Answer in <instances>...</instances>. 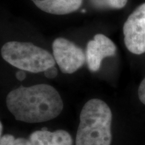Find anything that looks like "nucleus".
Returning <instances> with one entry per match:
<instances>
[{
	"mask_svg": "<svg viewBox=\"0 0 145 145\" xmlns=\"http://www.w3.org/2000/svg\"><path fill=\"white\" fill-rule=\"evenodd\" d=\"M6 106L17 120L34 124L57 118L62 112L63 102L53 87L38 84L11 91L6 97Z\"/></svg>",
	"mask_w": 145,
	"mask_h": 145,
	"instance_id": "f257e3e1",
	"label": "nucleus"
},
{
	"mask_svg": "<svg viewBox=\"0 0 145 145\" xmlns=\"http://www.w3.org/2000/svg\"><path fill=\"white\" fill-rule=\"evenodd\" d=\"M44 76L48 79H54L57 76L58 74V70L57 67L54 66H52L51 67L48 68L44 72Z\"/></svg>",
	"mask_w": 145,
	"mask_h": 145,
	"instance_id": "f8f14e48",
	"label": "nucleus"
},
{
	"mask_svg": "<svg viewBox=\"0 0 145 145\" xmlns=\"http://www.w3.org/2000/svg\"><path fill=\"white\" fill-rule=\"evenodd\" d=\"M52 48L54 59L63 73H73L86 63V55L82 48L65 38L56 39Z\"/></svg>",
	"mask_w": 145,
	"mask_h": 145,
	"instance_id": "20e7f679",
	"label": "nucleus"
},
{
	"mask_svg": "<svg viewBox=\"0 0 145 145\" xmlns=\"http://www.w3.org/2000/svg\"><path fill=\"white\" fill-rule=\"evenodd\" d=\"M40 10L53 15H66L80 8L83 0H31Z\"/></svg>",
	"mask_w": 145,
	"mask_h": 145,
	"instance_id": "6e6552de",
	"label": "nucleus"
},
{
	"mask_svg": "<svg viewBox=\"0 0 145 145\" xmlns=\"http://www.w3.org/2000/svg\"><path fill=\"white\" fill-rule=\"evenodd\" d=\"M116 49V46L108 37L102 34H95L87 44L86 55L89 69L92 72L97 71L103 59L115 55Z\"/></svg>",
	"mask_w": 145,
	"mask_h": 145,
	"instance_id": "423d86ee",
	"label": "nucleus"
},
{
	"mask_svg": "<svg viewBox=\"0 0 145 145\" xmlns=\"http://www.w3.org/2000/svg\"><path fill=\"white\" fill-rule=\"evenodd\" d=\"M94 8L99 10H119L124 8L128 0H89Z\"/></svg>",
	"mask_w": 145,
	"mask_h": 145,
	"instance_id": "1a4fd4ad",
	"label": "nucleus"
},
{
	"mask_svg": "<svg viewBox=\"0 0 145 145\" xmlns=\"http://www.w3.org/2000/svg\"><path fill=\"white\" fill-rule=\"evenodd\" d=\"M124 44L135 54L145 52V3L139 5L128 16L123 26Z\"/></svg>",
	"mask_w": 145,
	"mask_h": 145,
	"instance_id": "39448f33",
	"label": "nucleus"
},
{
	"mask_svg": "<svg viewBox=\"0 0 145 145\" xmlns=\"http://www.w3.org/2000/svg\"><path fill=\"white\" fill-rule=\"evenodd\" d=\"M16 77L17 78L18 80L20 81L24 80L25 78L26 77V72H25L24 71H22V70L18 71L16 73Z\"/></svg>",
	"mask_w": 145,
	"mask_h": 145,
	"instance_id": "ddd939ff",
	"label": "nucleus"
},
{
	"mask_svg": "<svg viewBox=\"0 0 145 145\" xmlns=\"http://www.w3.org/2000/svg\"><path fill=\"white\" fill-rule=\"evenodd\" d=\"M76 145H111L112 113L104 101L91 99L83 107Z\"/></svg>",
	"mask_w": 145,
	"mask_h": 145,
	"instance_id": "f03ea898",
	"label": "nucleus"
},
{
	"mask_svg": "<svg viewBox=\"0 0 145 145\" xmlns=\"http://www.w3.org/2000/svg\"><path fill=\"white\" fill-rule=\"evenodd\" d=\"M0 131H1V135L2 136V131H3V126H2V123H0Z\"/></svg>",
	"mask_w": 145,
	"mask_h": 145,
	"instance_id": "4468645a",
	"label": "nucleus"
},
{
	"mask_svg": "<svg viewBox=\"0 0 145 145\" xmlns=\"http://www.w3.org/2000/svg\"><path fill=\"white\" fill-rule=\"evenodd\" d=\"M32 145H72L70 134L64 130L49 132L44 128L32 132L29 137Z\"/></svg>",
	"mask_w": 145,
	"mask_h": 145,
	"instance_id": "0eeeda50",
	"label": "nucleus"
},
{
	"mask_svg": "<svg viewBox=\"0 0 145 145\" xmlns=\"http://www.w3.org/2000/svg\"><path fill=\"white\" fill-rule=\"evenodd\" d=\"M138 95L140 101L143 104L145 105V77L141 81L138 89Z\"/></svg>",
	"mask_w": 145,
	"mask_h": 145,
	"instance_id": "9b49d317",
	"label": "nucleus"
},
{
	"mask_svg": "<svg viewBox=\"0 0 145 145\" xmlns=\"http://www.w3.org/2000/svg\"><path fill=\"white\" fill-rule=\"evenodd\" d=\"M1 54L9 64L33 73L44 72L56 63L50 52L31 42H8L3 45Z\"/></svg>",
	"mask_w": 145,
	"mask_h": 145,
	"instance_id": "7ed1b4c3",
	"label": "nucleus"
},
{
	"mask_svg": "<svg viewBox=\"0 0 145 145\" xmlns=\"http://www.w3.org/2000/svg\"><path fill=\"white\" fill-rule=\"evenodd\" d=\"M81 12H82V13H86V10H83L82 11H81Z\"/></svg>",
	"mask_w": 145,
	"mask_h": 145,
	"instance_id": "2eb2a0df",
	"label": "nucleus"
},
{
	"mask_svg": "<svg viewBox=\"0 0 145 145\" xmlns=\"http://www.w3.org/2000/svg\"><path fill=\"white\" fill-rule=\"evenodd\" d=\"M0 145H32L30 141L24 138H16L11 135L1 136Z\"/></svg>",
	"mask_w": 145,
	"mask_h": 145,
	"instance_id": "9d476101",
	"label": "nucleus"
}]
</instances>
